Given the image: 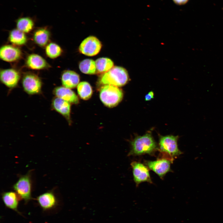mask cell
Listing matches in <instances>:
<instances>
[{"mask_svg": "<svg viewBox=\"0 0 223 223\" xmlns=\"http://www.w3.org/2000/svg\"><path fill=\"white\" fill-rule=\"evenodd\" d=\"M131 148L128 156L145 154L153 155L158 149L156 142L151 133L136 137L131 142Z\"/></svg>", "mask_w": 223, "mask_h": 223, "instance_id": "1", "label": "cell"}, {"mask_svg": "<svg viewBox=\"0 0 223 223\" xmlns=\"http://www.w3.org/2000/svg\"><path fill=\"white\" fill-rule=\"evenodd\" d=\"M128 80V74L125 69L121 67L114 66L101 76L100 82L105 85L120 87L125 85Z\"/></svg>", "mask_w": 223, "mask_h": 223, "instance_id": "2", "label": "cell"}, {"mask_svg": "<svg viewBox=\"0 0 223 223\" xmlns=\"http://www.w3.org/2000/svg\"><path fill=\"white\" fill-rule=\"evenodd\" d=\"M99 96L105 105L112 107L116 106L121 101L123 97V93L117 86L107 85L101 88Z\"/></svg>", "mask_w": 223, "mask_h": 223, "instance_id": "3", "label": "cell"}, {"mask_svg": "<svg viewBox=\"0 0 223 223\" xmlns=\"http://www.w3.org/2000/svg\"><path fill=\"white\" fill-rule=\"evenodd\" d=\"M178 136L168 135L160 136L159 150L160 152L168 156L172 162L173 159L182 154L177 145Z\"/></svg>", "mask_w": 223, "mask_h": 223, "instance_id": "4", "label": "cell"}, {"mask_svg": "<svg viewBox=\"0 0 223 223\" xmlns=\"http://www.w3.org/2000/svg\"><path fill=\"white\" fill-rule=\"evenodd\" d=\"M32 182L31 171L25 175L19 176L17 181L13 185L12 188L20 199L25 203L32 199L31 191Z\"/></svg>", "mask_w": 223, "mask_h": 223, "instance_id": "5", "label": "cell"}, {"mask_svg": "<svg viewBox=\"0 0 223 223\" xmlns=\"http://www.w3.org/2000/svg\"><path fill=\"white\" fill-rule=\"evenodd\" d=\"M102 44L95 37L90 36L85 39L79 47V50L82 54L88 56L97 55L100 51Z\"/></svg>", "mask_w": 223, "mask_h": 223, "instance_id": "6", "label": "cell"}, {"mask_svg": "<svg viewBox=\"0 0 223 223\" xmlns=\"http://www.w3.org/2000/svg\"><path fill=\"white\" fill-rule=\"evenodd\" d=\"M22 84L24 90L29 94H37L41 91L42 82L35 74L28 73L25 75L23 78Z\"/></svg>", "mask_w": 223, "mask_h": 223, "instance_id": "7", "label": "cell"}, {"mask_svg": "<svg viewBox=\"0 0 223 223\" xmlns=\"http://www.w3.org/2000/svg\"><path fill=\"white\" fill-rule=\"evenodd\" d=\"M131 165L133 170V180L137 186L142 182L152 183L147 167L136 161L132 162Z\"/></svg>", "mask_w": 223, "mask_h": 223, "instance_id": "8", "label": "cell"}, {"mask_svg": "<svg viewBox=\"0 0 223 223\" xmlns=\"http://www.w3.org/2000/svg\"><path fill=\"white\" fill-rule=\"evenodd\" d=\"M172 161L167 159H161L155 161H146L145 164L150 169L163 178L167 173L171 171Z\"/></svg>", "mask_w": 223, "mask_h": 223, "instance_id": "9", "label": "cell"}, {"mask_svg": "<svg viewBox=\"0 0 223 223\" xmlns=\"http://www.w3.org/2000/svg\"><path fill=\"white\" fill-rule=\"evenodd\" d=\"M36 200L39 206L44 211L54 208L58 203L56 197L52 190L40 195L37 197Z\"/></svg>", "mask_w": 223, "mask_h": 223, "instance_id": "10", "label": "cell"}, {"mask_svg": "<svg viewBox=\"0 0 223 223\" xmlns=\"http://www.w3.org/2000/svg\"><path fill=\"white\" fill-rule=\"evenodd\" d=\"M20 78L19 72L13 69L2 70L0 79L2 82L9 88H13L17 85Z\"/></svg>", "mask_w": 223, "mask_h": 223, "instance_id": "11", "label": "cell"}, {"mask_svg": "<svg viewBox=\"0 0 223 223\" xmlns=\"http://www.w3.org/2000/svg\"><path fill=\"white\" fill-rule=\"evenodd\" d=\"M53 108L63 115L70 124V103L60 98L56 97L52 100Z\"/></svg>", "mask_w": 223, "mask_h": 223, "instance_id": "12", "label": "cell"}, {"mask_svg": "<svg viewBox=\"0 0 223 223\" xmlns=\"http://www.w3.org/2000/svg\"><path fill=\"white\" fill-rule=\"evenodd\" d=\"M21 52L18 48L9 45L2 46L0 50V56L3 60L12 62L19 59L21 57Z\"/></svg>", "mask_w": 223, "mask_h": 223, "instance_id": "13", "label": "cell"}, {"mask_svg": "<svg viewBox=\"0 0 223 223\" xmlns=\"http://www.w3.org/2000/svg\"><path fill=\"white\" fill-rule=\"evenodd\" d=\"M1 198L3 203L7 208L20 214L18 210V207L19 201L20 199L15 192H3L1 194Z\"/></svg>", "mask_w": 223, "mask_h": 223, "instance_id": "14", "label": "cell"}, {"mask_svg": "<svg viewBox=\"0 0 223 223\" xmlns=\"http://www.w3.org/2000/svg\"><path fill=\"white\" fill-rule=\"evenodd\" d=\"M53 93L56 97L62 98L70 103L76 104L79 103L77 96L70 89L63 86L57 87L54 89Z\"/></svg>", "mask_w": 223, "mask_h": 223, "instance_id": "15", "label": "cell"}, {"mask_svg": "<svg viewBox=\"0 0 223 223\" xmlns=\"http://www.w3.org/2000/svg\"><path fill=\"white\" fill-rule=\"evenodd\" d=\"M61 81L63 87L72 89L75 88L79 84L80 77L79 75L75 72L67 70L62 74Z\"/></svg>", "mask_w": 223, "mask_h": 223, "instance_id": "16", "label": "cell"}, {"mask_svg": "<svg viewBox=\"0 0 223 223\" xmlns=\"http://www.w3.org/2000/svg\"><path fill=\"white\" fill-rule=\"evenodd\" d=\"M26 63L28 67L33 69H43L48 66L44 59L40 56L35 54L30 55L28 57Z\"/></svg>", "mask_w": 223, "mask_h": 223, "instance_id": "17", "label": "cell"}, {"mask_svg": "<svg viewBox=\"0 0 223 223\" xmlns=\"http://www.w3.org/2000/svg\"><path fill=\"white\" fill-rule=\"evenodd\" d=\"M49 37V32L45 28H41L37 30L33 36L35 43L41 46H44L46 45Z\"/></svg>", "mask_w": 223, "mask_h": 223, "instance_id": "18", "label": "cell"}, {"mask_svg": "<svg viewBox=\"0 0 223 223\" xmlns=\"http://www.w3.org/2000/svg\"><path fill=\"white\" fill-rule=\"evenodd\" d=\"M9 40L12 43L18 46L22 45L26 42V37L24 33L18 29L12 30L10 34Z\"/></svg>", "mask_w": 223, "mask_h": 223, "instance_id": "19", "label": "cell"}, {"mask_svg": "<svg viewBox=\"0 0 223 223\" xmlns=\"http://www.w3.org/2000/svg\"><path fill=\"white\" fill-rule=\"evenodd\" d=\"M96 70L99 72H106L109 71L114 65L113 61L107 58H100L95 61Z\"/></svg>", "mask_w": 223, "mask_h": 223, "instance_id": "20", "label": "cell"}, {"mask_svg": "<svg viewBox=\"0 0 223 223\" xmlns=\"http://www.w3.org/2000/svg\"><path fill=\"white\" fill-rule=\"evenodd\" d=\"M79 68L83 73L88 74H93L96 70L95 62L92 59H86L79 63Z\"/></svg>", "mask_w": 223, "mask_h": 223, "instance_id": "21", "label": "cell"}, {"mask_svg": "<svg viewBox=\"0 0 223 223\" xmlns=\"http://www.w3.org/2000/svg\"><path fill=\"white\" fill-rule=\"evenodd\" d=\"M78 94L81 98L86 100L89 99L92 94V90L90 85L88 82L82 81L77 85Z\"/></svg>", "mask_w": 223, "mask_h": 223, "instance_id": "22", "label": "cell"}, {"mask_svg": "<svg viewBox=\"0 0 223 223\" xmlns=\"http://www.w3.org/2000/svg\"><path fill=\"white\" fill-rule=\"evenodd\" d=\"M33 25V21L28 17L20 18L16 22L17 29L24 33H28L31 31Z\"/></svg>", "mask_w": 223, "mask_h": 223, "instance_id": "23", "label": "cell"}, {"mask_svg": "<svg viewBox=\"0 0 223 223\" xmlns=\"http://www.w3.org/2000/svg\"><path fill=\"white\" fill-rule=\"evenodd\" d=\"M46 52L47 55L52 59L55 58L59 56L61 53L62 49L57 44L51 43L46 47Z\"/></svg>", "mask_w": 223, "mask_h": 223, "instance_id": "24", "label": "cell"}, {"mask_svg": "<svg viewBox=\"0 0 223 223\" xmlns=\"http://www.w3.org/2000/svg\"><path fill=\"white\" fill-rule=\"evenodd\" d=\"M154 93L152 91H150L146 94L145 96V100L148 101L151 100L154 98Z\"/></svg>", "mask_w": 223, "mask_h": 223, "instance_id": "25", "label": "cell"}, {"mask_svg": "<svg viewBox=\"0 0 223 223\" xmlns=\"http://www.w3.org/2000/svg\"><path fill=\"white\" fill-rule=\"evenodd\" d=\"M174 2L178 5H182L185 4L189 0H173Z\"/></svg>", "mask_w": 223, "mask_h": 223, "instance_id": "26", "label": "cell"}]
</instances>
